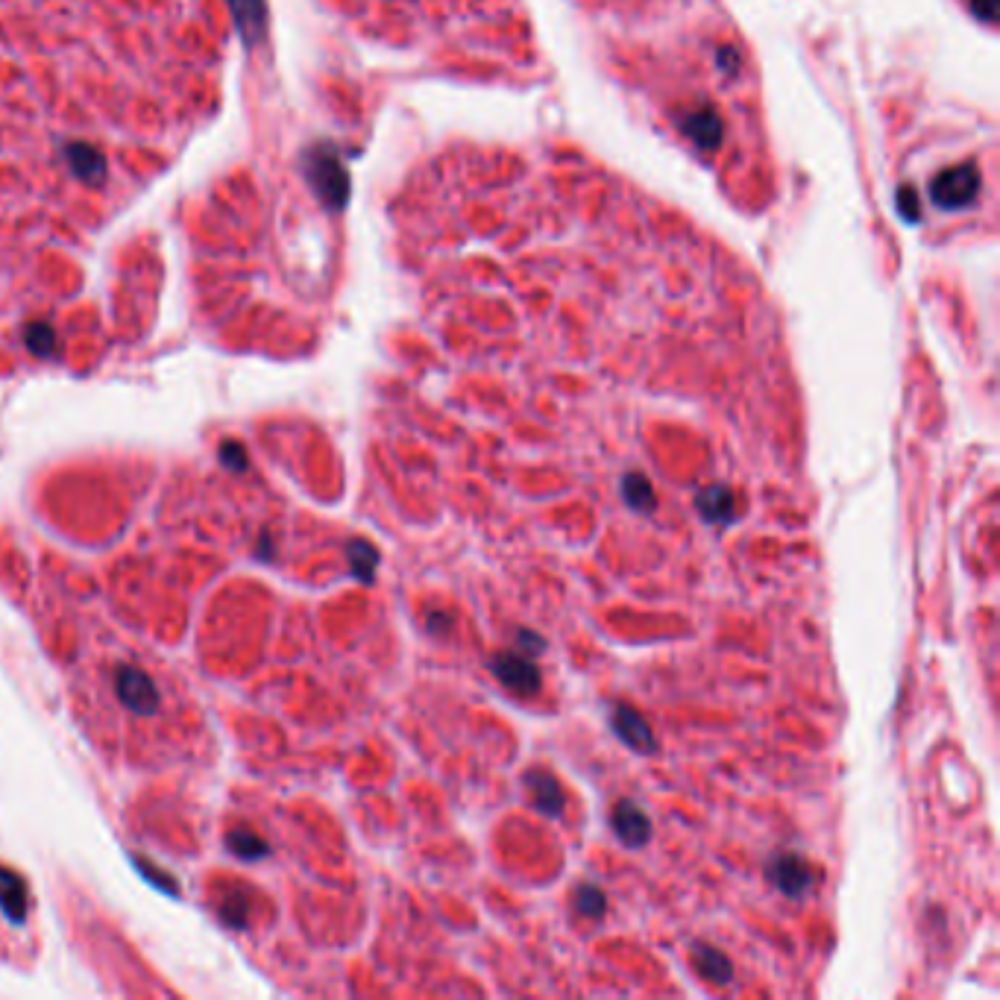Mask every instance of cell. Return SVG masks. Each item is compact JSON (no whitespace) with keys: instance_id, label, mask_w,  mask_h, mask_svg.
Listing matches in <instances>:
<instances>
[{"instance_id":"cell-1","label":"cell","mask_w":1000,"mask_h":1000,"mask_svg":"<svg viewBox=\"0 0 1000 1000\" xmlns=\"http://www.w3.org/2000/svg\"><path fill=\"white\" fill-rule=\"evenodd\" d=\"M490 672L493 678L511 690L514 696L520 698H531L540 693L543 687V678H540V669L537 663L528 657V654H517V652H499L490 657Z\"/></svg>"},{"instance_id":"cell-2","label":"cell","mask_w":1000,"mask_h":1000,"mask_svg":"<svg viewBox=\"0 0 1000 1000\" xmlns=\"http://www.w3.org/2000/svg\"><path fill=\"white\" fill-rule=\"evenodd\" d=\"M766 877L781 895L792 901H801L813 889V866L795 851H778L766 866Z\"/></svg>"},{"instance_id":"cell-3","label":"cell","mask_w":1000,"mask_h":1000,"mask_svg":"<svg viewBox=\"0 0 1000 1000\" xmlns=\"http://www.w3.org/2000/svg\"><path fill=\"white\" fill-rule=\"evenodd\" d=\"M610 827L616 833V839L625 845V848H643L652 836V822L649 816L643 813V807L637 801H616L613 804V813H610Z\"/></svg>"},{"instance_id":"cell-4","label":"cell","mask_w":1000,"mask_h":1000,"mask_svg":"<svg viewBox=\"0 0 1000 1000\" xmlns=\"http://www.w3.org/2000/svg\"><path fill=\"white\" fill-rule=\"evenodd\" d=\"M610 728L619 740L625 742L628 748L640 751V754H652L654 748V734L649 728V722L628 704H616L613 713H610Z\"/></svg>"},{"instance_id":"cell-5","label":"cell","mask_w":1000,"mask_h":1000,"mask_svg":"<svg viewBox=\"0 0 1000 1000\" xmlns=\"http://www.w3.org/2000/svg\"><path fill=\"white\" fill-rule=\"evenodd\" d=\"M522 783H525L528 798H531V804H534L537 813H543V816H561V813H564L566 795L564 789H561V783H558V778H555L552 772H546V769H531V772H525Z\"/></svg>"},{"instance_id":"cell-6","label":"cell","mask_w":1000,"mask_h":1000,"mask_svg":"<svg viewBox=\"0 0 1000 1000\" xmlns=\"http://www.w3.org/2000/svg\"><path fill=\"white\" fill-rule=\"evenodd\" d=\"M696 508L704 522L713 525H731L737 520V496L725 484H710L696 493Z\"/></svg>"},{"instance_id":"cell-7","label":"cell","mask_w":1000,"mask_h":1000,"mask_svg":"<svg viewBox=\"0 0 1000 1000\" xmlns=\"http://www.w3.org/2000/svg\"><path fill=\"white\" fill-rule=\"evenodd\" d=\"M690 962L701 974V980H707L710 986H728L734 980V962L713 945L696 942L690 948Z\"/></svg>"},{"instance_id":"cell-8","label":"cell","mask_w":1000,"mask_h":1000,"mask_svg":"<svg viewBox=\"0 0 1000 1000\" xmlns=\"http://www.w3.org/2000/svg\"><path fill=\"white\" fill-rule=\"evenodd\" d=\"M622 499L628 502L631 511L637 514H652L657 508V496H654L652 481L646 479L643 473H625L622 476Z\"/></svg>"},{"instance_id":"cell-9","label":"cell","mask_w":1000,"mask_h":1000,"mask_svg":"<svg viewBox=\"0 0 1000 1000\" xmlns=\"http://www.w3.org/2000/svg\"><path fill=\"white\" fill-rule=\"evenodd\" d=\"M232 3V12L238 18V30L244 36V42L253 44L261 36L264 30V6L261 0H229Z\"/></svg>"},{"instance_id":"cell-10","label":"cell","mask_w":1000,"mask_h":1000,"mask_svg":"<svg viewBox=\"0 0 1000 1000\" xmlns=\"http://www.w3.org/2000/svg\"><path fill=\"white\" fill-rule=\"evenodd\" d=\"M605 904H608V898H605V892L599 886L584 883L575 892V913L584 915V918H602L605 915Z\"/></svg>"},{"instance_id":"cell-11","label":"cell","mask_w":1000,"mask_h":1000,"mask_svg":"<svg viewBox=\"0 0 1000 1000\" xmlns=\"http://www.w3.org/2000/svg\"><path fill=\"white\" fill-rule=\"evenodd\" d=\"M517 643H520L522 654H543V649H546L543 637H537L531 631H517Z\"/></svg>"}]
</instances>
